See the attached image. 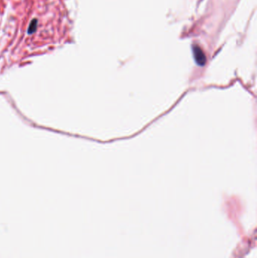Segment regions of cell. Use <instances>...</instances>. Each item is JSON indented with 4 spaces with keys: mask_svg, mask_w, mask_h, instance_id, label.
<instances>
[{
    "mask_svg": "<svg viewBox=\"0 0 257 258\" xmlns=\"http://www.w3.org/2000/svg\"><path fill=\"white\" fill-rule=\"evenodd\" d=\"M193 53L196 63L200 66H204L206 62V57L203 51L199 47L195 46L193 48Z\"/></svg>",
    "mask_w": 257,
    "mask_h": 258,
    "instance_id": "1",
    "label": "cell"
},
{
    "mask_svg": "<svg viewBox=\"0 0 257 258\" xmlns=\"http://www.w3.org/2000/svg\"><path fill=\"white\" fill-rule=\"evenodd\" d=\"M38 19L37 18H33L29 23V25L27 29V34L28 35H32L37 31L38 28Z\"/></svg>",
    "mask_w": 257,
    "mask_h": 258,
    "instance_id": "2",
    "label": "cell"
}]
</instances>
